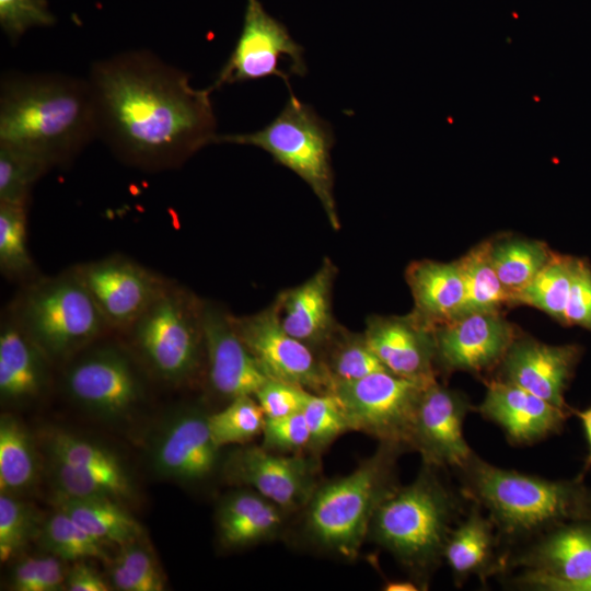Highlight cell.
Wrapping results in <instances>:
<instances>
[{"label":"cell","mask_w":591,"mask_h":591,"mask_svg":"<svg viewBox=\"0 0 591 591\" xmlns=\"http://www.w3.org/2000/svg\"><path fill=\"white\" fill-rule=\"evenodd\" d=\"M571 413L580 419L588 444V453L583 463V468L578 475V477L583 479L587 472L591 468V406L582 410L571 408Z\"/></svg>","instance_id":"obj_49"},{"label":"cell","mask_w":591,"mask_h":591,"mask_svg":"<svg viewBox=\"0 0 591 591\" xmlns=\"http://www.w3.org/2000/svg\"><path fill=\"white\" fill-rule=\"evenodd\" d=\"M47 448L54 462L80 468L125 472L109 450L68 432L50 434Z\"/></svg>","instance_id":"obj_40"},{"label":"cell","mask_w":591,"mask_h":591,"mask_svg":"<svg viewBox=\"0 0 591 591\" xmlns=\"http://www.w3.org/2000/svg\"><path fill=\"white\" fill-rule=\"evenodd\" d=\"M363 338L387 371L412 379L437 378L433 329L415 314L374 316Z\"/></svg>","instance_id":"obj_21"},{"label":"cell","mask_w":591,"mask_h":591,"mask_svg":"<svg viewBox=\"0 0 591 591\" xmlns=\"http://www.w3.org/2000/svg\"><path fill=\"white\" fill-rule=\"evenodd\" d=\"M55 23L47 0H0V26L12 44L30 28Z\"/></svg>","instance_id":"obj_43"},{"label":"cell","mask_w":591,"mask_h":591,"mask_svg":"<svg viewBox=\"0 0 591 591\" xmlns=\"http://www.w3.org/2000/svg\"><path fill=\"white\" fill-rule=\"evenodd\" d=\"M38 579V557H25L16 563L11 576L15 591H35Z\"/></svg>","instance_id":"obj_48"},{"label":"cell","mask_w":591,"mask_h":591,"mask_svg":"<svg viewBox=\"0 0 591 591\" xmlns=\"http://www.w3.org/2000/svg\"><path fill=\"white\" fill-rule=\"evenodd\" d=\"M219 450L210 434L207 416L188 410L174 417L160 434L153 465L164 477L197 482L215 471Z\"/></svg>","instance_id":"obj_22"},{"label":"cell","mask_w":591,"mask_h":591,"mask_svg":"<svg viewBox=\"0 0 591 591\" xmlns=\"http://www.w3.org/2000/svg\"><path fill=\"white\" fill-rule=\"evenodd\" d=\"M49 170L37 158L0 143V201L28 205L34 184Z\"/></svg>","instance_id":"obj_37"},{"label":"cell","mask_w":591,"mask_h":591,"mask_svg":"<svg viewBox=\"0 0 591 591\" xmlns=\"http://www.w3.org/2000/svg\"><path fill=\"white\" fill-rule=\"evenodd\" d=\"M317 470L312 456L286 455L262 445L236 449L223 465L230 482L250 487L286 512L306 506L318 485Z\"/></svg>","instance_id":"obj_15"},{"label":"cell","mask_w":591,"mask_h":591,"mask_svg":"<svg viewBox=\"0 0 591 591\" xmlns=\"http://www.w3.org/2000/svg\"><path fill=\"white\" fill-rule=\"evenodd\" d=\"M436 379L405 378L384 370L356 381L335 382L329 393L340 403L350 430L410 449L418 403Z\"/></svg>","instance_id":"obj_9"},{"label":"cell","mask_w":591,"mask_h":591,"mask_svg":"<svg viewBox=\"0 0 591 591\" xmlns=\"http://www.w3.org/2000/svg\"><path fill=\"white\" fill-rule=\"evenodd\" d=\"M74 270L111 331L126 332L169 282L121 255L83 263Z\"/></svg>","instance_id":"obj_13"},{"label":"cell","mask_w":591,"mask_h":591,"mask_svg":"<svg viewBox=\"0 0 591 591\" xmlns=\"http://www.w3.org/2000/svg\"><path fill=\"white\" fill-rule=\"evenodd\" d=\"M109 577L112 586L120 591H161L165 586L151 552L135 541L123 545L111 567Z\"/></svg>","instance_id":"obj_38"},{"label":"cell","mask_w":591,"mask_h":591,"mask_svg":"<svg viewBox=\"0 0 591 591\" xmlns=\"http://www.w3.org/2000/svg\"><path fill=\"white\" fill-rule=\"evenodd\" d=\"M499 538L490 518L474 503L467 517L452 529L443 549V559L457 586L471 576L485 581L507 568L508 556L498 555Z\"/></svg>","instance_id":"obj_26"},{"label":"cell","mask_w":591,"mask_h":591,"mask_svg":"<svg viewBox=\"0 0 591 591\" xmlns=\"http://www.w3.org/2000/svg\"><path fill=\"white\" fill-rule=\"evenodd\" d=\"M125 333L158 378L181 384L195 375L205 354L202 301L169 281Z\"/></svg>","instance_id":"obj_8"},{"label":"cell","mask_w":591,"mask_h":591,"mask_svg":"<svg viewBox=\"0 0 591 591\" xmlns=\"http://www.w3.org/2000/svg\"><path fill=\"white\" fill-rule=\"evenodd\" d=\"M563 324L591 332V265L587 259L576 257Z\"/></svg>","instance_id":"obj_46"},{"label":"cell","mask_w":591,"mask_h":591,"mask_svg":"<svg viewBox=\"0 0 591 591\" xmlns=\"http://www.w3.org/2000/svg\"><path fill=\"white\" fill-rule=\"evenodd\" d=\"M508 564L523 568L519 586L547 591H571L591 575V520L557 525Z\"/></svg>","instance_id":"obj_14"},{"label":"cell","mask_w":591,"mask_h":591,"mask_svg":"<svg viewBox=\"0 0 591 591\" xmlns=\"http://www.w3.org/2000/svg\"><path fill=\"white\" fill-rule=\"evenodd\" d=\"M92 345L73 357L63 374L65 389L94 414L109 418L125 415L142 394L138 372L120 347Z\"/></svg>","instance_id":"obj_12"},{"label":"cell","mask_w":591,"mask_h":591,"mask_svg":"<svg viewBox=\"0 0 591 591\" xmlns=\"http://www.w3.org/2000/svg\"><path fill=\"white\" fill-rule=\"evenodd\" d=\"M262 447L274 452L300 453L310 448L311 434L302 412L279 418H266Z\"/></svg>","instance_id":"obj_44"},{"label":"cell","mask_w":591,"mask_h":591,"mask_svg":"<svg viewBox=\"0 0 591 591\" xmlns=\"http://www.w3.org/2000/svg\"><path fill=\"white\" fill-rule=\"evenodd\" d=\"M425 587L419 581L413 580H390L384 583L383 590L385 591H418Z\"/></svg>","instance_id":"obj_50"},{"label":"cell","mask_w":591,"mask_h":591,"mask_svg":"<svg viewBox=\"0 0 591 591\" xmlns=\"http://www.w3.org/2000/svg\"><path fill=\"white\" fill-rule=\"evenodd\" d=\"M581 355L582 348L575 344L547 345L519 336L500 363L497 378L570 410L565 392Z\"/></svg>","instance_id":"obj_18"},{"label":"cell","mask_w":591,"mask_h":591,"mask_svg":"<svg viewBox=\"0 0 591 591\" xmlns=\"http://www.w3.org/2000/svg\"><path fill=\"white\" fill-rule=\"evenodd\" d=\"M490 259L512 304L536 274L547 263L553 252L542 241L506 236L490 240Z\"/></svg>","instance_id":"obj_29"},{"label":"cell","mask_w":591,"mask_h":591,"mask_svg":"<svg viewBox=\"0 0 591 591\" xmlns=\"http://www.w3.org/2000/svg\"><path fill=\"white\" fill-rule=\"evenodd\" d=\"M286 511L253 489L229 495L219 506L217 529L227 547L250 546L275 536Z\"/></svg>","instance_id":"obj_27"},{"label":"cell","mask_w":591,"mask_h":591,"mask_svg":"<svg viewBox=\"0 0 591 591\" xmlns=\"http://www.w3.org/2000/svg\"><path fill=\"white\" fill-rule=\"evenodd\" d=\"M489 248L490 240L477 244L457 259L465 287L463 313L500 311L502 306L512 304L494 268Z\"/></svg>","instance_id":"obj_31"},{"label":"cell","mask_w":591,"mask_h":591,"mask_svg":"<svg viewBox=\"0 0 591 591\" xmlns=\"http://www.w3.org/2000/svg\"><path fill=\"white\" fill-rule=\"evenodd\" d=\"M473 406L461 392L441 385L437 379L422 392L413 425L410 449L433 467H462L474 453L463 425Z\"/></svg>","instance_id":"obj_17"},{"label":"cell","mask_w":591,"mask_h":591,"mask_svg":"<svg viewBox=\"0 0 591 591\" xmlns=\"http://www.w3.org/2000/svg\"><path fill=\"white\" fill-rule=\"evenodd\" d=\"M265 415L252 395L235 397L221 410L207 416L210 434L218 448L247 444L262 434Z\"/></svg>","instance_id":"obj_34"},{"label":"cell","mask_w":591,"mask_h":591,"mask_svg":"<svg viewBox=\"0 0 591 591\" xmlns=\"http://www.w3.org/2000/svg\"><path fill=\"white\" fill-rule=\"evenodd\" d=\"M57 494L69 497H109L119 499L131 493L126 472L73 467L53 461Z\"/></svg>","instance_id":"obj_36"},{"label":"cell","mask_w":591,"mask_h":591,"mask_svg":"<svg viewBox=\"0 0 591 591\" xmlns=\"http://www.w3.org/2000/svg\"><path fill=\"white\" fill-rule=\"evenodd\" d=\"M10 313L50 361L73 358L111 331L74 268L34 280Z\"/></svg>","instance_id":"obj_6"},{"label":"cell","mask_w":591,"mask_h":591,"mask_svg":"<svg viewBox=\"0 0 591 591\" xmlns=\"http://www.w3.org/2000/svg\"><path fill=\"white\" fill-rule=\"evenodd\" d=\"M39 535L43 546L62 560L107 559L104 543L61 510L57 509L44 521Z\"/></svg>","instance_id":"obj_33"},{"label":"cell","mask_w":591,"mask_h":591,"mask_svg":"<svg viewBox=\"0 0 591 591\" xmlns=\"http://www.w3.org/2000/svg\"><path fill=\"white\" fill-rule=\"evenodd\" d=\"M217 143L258 147L294 172L321 201L331 224L339 227L333 195L331 150L335 142L332 126L292 91L282 111L264 128L250 134L218 135Z\"/></svg>","instance_id":"obj_7"},{"label":"cell","mask_w":591,"mask_h":591,"mask_svg":"<svg viewBox=\"0 0 591 591\" xmlns=\"http://www.w3.org/2000/svg\"><path fill=\"white\" fill-rule=\"evenodd\" d=\"M336 268L325 260L306 281L276 300L282 327L313 350L329 345L336 331L332 315V289Z\"/></svg>","instance_id":"obj_23"},{"label":"cell","mask_w":591,"mask_h":591,"mask_svg":"<svg viewBox=\"0 0 591 591\" xmlns=\"http://www.w3.org/2000/svg\"><path fill=\"white\" fill-rule=\"evenodd\" d=\"M306 71L304 48L259 0H247L240 36L210 89L276 76L290 92L289 78Z\"/></svg>","instance_id":"obj_10"},{"label":"cell","mask_w":591,"mask_h":591,"mask_svg":"<svg viewBox=\"0 0 591 591\" xmlns=\"http://www.w3.org/2000/svg\"><path fill=\"white\" fill-rule=\"evenodd\" d=\"M205 356L211 387L230 401L252 395L269 379L236 333L231 314L202 301Z\"/></svg>","instance_id":"obj_19"},{"label":"cell","mask_w":591,"mask_h":591,"mask_svg":"<svg viewBox=\"0 0 591 591\" xmlns=\"http://www.w3.org/2000/svg\"><path fill=\"white\" fill-rule=\"evenodd\" d=\"M66 589L69 591H108L111 586L90 565L80 560L68 571Z\"/></svg>","instance_id":"obj_47"},{"label":"cell","mask_w":591,"mask_h":591,"mask_svg":"<svg viewBox=\"0 0 591 591\" xmlns=\"http://www.w3.org/2000/svg\"><path fill=\"white\" fill-rule=\"evenodd\" d=\"M404 447L381 442L350 474L314 489L305 508V532L320 548L352 560L369 535L382 500L397 486L395 465Z\"/></svg>","instance_id":"obj_5"},{"label":"cell","mask_w":591,"mask_h":591,"mask_svg":"<svg viewBox=\"0 0 591 591\" xmlns=\"http://www.w3.org/2000/svg\"><path fill=\"white\" fill-rule=\"evenodd\" d=\"M332 340L333 349L324 363L333 383L356 381L386 370L367 345L363 335L354 337L344 335L339 339L334 336Z\"/></svg>","instance_id":"obj_39"},{"label":"cell","mask_w":591,"mask_h":591,"mask_svg":"<svg viewBox=\"0 0 591 591\" xmlns=\"http://www.w3.org/2000/svg\"><path fill=\"white\" fill-rule=\"evenodd\" d=\"M28 205L0 201V268L9 278H28L35 271L27 247Z\"/></svg>","instance_id":"obj_35"},{"label":"cell","mask_w":591,"mask_h":591,"mask_svg":"<svg viewBox=\"0 0 591 591\" xmlns=\"http://www.w3.org/2000/svg\"><path fill=\"white\" fill-rule=\"evenodd\" d=\"M486 386L476 409L515 445H530L558 433L571 413L499 378L487 380Z\"/></svg>","instance_id":"obj_20"},{"label":"cell","mask_w":591,"mask_h":591,"mask_svg":"<svg viewBox=\"0 0 591 591\" xmlns=\"http://www.w3.org/2000/svg\"><path fill=\"white\" fill-rule=\"evenodd\" d=\"M231 322L268 378L312 393L329 392L333 381L324 361L282 327L277 302L252 315H231Z\"/></svg>","instance_id":"obj_11"},{"label":"cell","mask_w":591,"mask_h":591,"mask_svg":"<svg viewBox=\"0 0 591 591\" xmlns=\"http://www.w3.org/2000/svg\"><path fill=\"white\" fill-rule=\"evenodd\" d=\"M97 138L88 79L51 72H12L0 84V143L44 162L70 163Z\"/></svg>","instance_id":"obj_2"},{"label":"cell","mask_w":591,"mask_h":591,"mask_svg":"<svg viewBox=\"0 0 591 591\" xmlns=\"http://www.w3.org/2000/svg\"><path fill=\"white\" fill-rule=\"evenodd\" d=\"M457 470L463 496L488 511L506 540L538 536L567 522L591 520V488L578 476L545 479L497 467L475 453Z\"/></svg>","instance_id":"obj_3"},{"label":"cell","mask_w":591,"mask_h":591,"mask_svg":"<svg viewBox=\"0 0 591 591\" xmlns=\"http://www.w3.org/2000/svg\"><path fill=\"white\" fill-rule=\"evenodd\" d=\"M311 393L299 385L269 378L254 397L266 418H279L302 412Z\"/></svg>","instance_id":"obj_45"},{"label":"cell","mask_w":591,"mask_h":591,"mask_svg":"<svg viewBox=\"0 0 591 591\" xmlns=\"http://www.w3.org/2000/svg\"><path fill=\"white\" fill-rule=\"evenodd\" d=\"M519 336L500 311L463 313L433 329L436 364L447 372L487 374L499 368Z\"/></svg>","instance_id":"obj_16"},{"label":"cell","mask_w":591,"mask_h":591,"mask_svg":"<svg viewBox=\"0 0 591 591\" xmlns=\"http://www.w3.org/2000/svg\"><path fill=\"white\" fill-rule=\"evenodd\" d=\"M35 517L32 509L11 494L0 495V559L14 557L34 533Z\"/></svg>","instance_id":"obj_42"},{"label":"cell","mask_w":591,"mask_h":591,"mask_svg":"<svg viewBox=\"0 0 591 591\" xmlns=\"http://www.w3.org/2000/svg\"><path fill=\"white\" fill-rule=\"evenodd\" d=\"M575 260L576 257L553 252L543 268L517 297L515 304L534 306L563 324Z\"/></svg>","instance_id":"obj_32"},{"label":"cell","mask_w":591,"mask_h":591,"mask_svg":"<svg viewBox=\"0 0 591 591\" xmlns=\"http://www.w3.org/2000/svg\"><path fill=\"white\" fill-rule=\"evenodd\" d=\"M55 506L102 543L125 545L141 534L139 523L117 499L109 497H69L56 494Z\"/></svg>","instance_id":"obj_28"},{"label":"cell","mask_w":591,"mask_h":591,"mask_svg":"<svg viewBox=\"0 0 591 591\" xmlns=\"http://www.w3.org/2000/svg\"><path fill=\"white\" fill-rule=\"evenodd\" d=\"M425 464L407 486H396L379 505L369 535L403 566L426 576L443 559L460 500Z\"/></svg>","instance_id":"obj_4"},{"label":"cell","mask_w":591,"mask_h":591,"mask_svg":"<svg viewBox=\"0 0 591 591\" xmlns=\"http://www.w3.org/2000/svg\"><path fill=\"white\" fill-rule=\"evenodd\" d=\"M302 414L311 434V450L321 451L337 437L350 430L340 403L329 392L311 393Z\"/></svg>","instance_id":"obj_41"},{"label":"cell","mask_w":591,"mask_h":591,"mask_svg":"<svg viewBox=\"0 0 591 591\" xmlns=\"http://www.w3.org/2000/svg\"><path fill=\"white\" fill-rule=\"evenodd\" d=\"M36 452L28 431L13 416L0 418V490L18 494L35 480Z\"/></svg>","instance_id":"obj_30"},{"label":"cell","mask_w":591,"mask_h":591,"mask_svg":"<svg viewBox=\"0 0 591 591\" xmlns=\"http://www.w3.org/2000/svg\"><path fill=\"white\" fill-rule=\"evenodd\" d=\"M88 81L97 138L128 165L161 171L179 166L217 139L210 88L150 50H128L94 62Z\"/></svg>","instance_id":"obj_1"},{"label":"cell","mask_w":591,"mask_h":591,"mask_svg":"<svg viewBox=\"0 0 591 591\" xmlns=\"http://www.w3.org/2000/svg\"><path fill=\"white\" fill-rule=\"evenodd\" d=\"M571 591H591V575L572 588Z\"/></svg>","instance_id":"obj_51"},{"label":"cell","mask_w":591,"mask_h":591,"mask_svg":"<svg viewBox=\"0 0 591 591\" xmlns=\"http://www.w3.org/2000/svg\"><path fill=\"white\" fill-rule=\"evenodd\" d=\"M50 361L11 313L0 327V396L2 402L22 403L38 397L48 382Z\"/></svg>","instance_id":"obj_24"},{"label":"cell","mask_w":591,"mask_h":591,"mask_svg":"<svg viewBox=\"0 0 591 591\" xmlns=\"http://www.w3.org/2000/svg\"><path fill=\"white\" fill-rule=\"evenodd\" d=\"M415 314L434 329L464 312L465 287L459 260L413 262L406 269Z\"/></svg>","instance_id":"obj_25"}]
</instances>
